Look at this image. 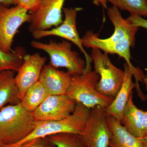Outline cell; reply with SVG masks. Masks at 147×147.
Listing matches in <instances>:
<instances>
[{
	"mask_svg": "<svg viewBox=\"0 0 147 147\" xmlns=\"http://www.w3.org/2000/svg\"><path fill=\"white\" fill-rule=\"evenodd\" d=\"M107 9L108 17L115 29L113 35L108 38L102 39L98 34L88 31L81 38L82 45L86 48H97L107 54H117L123 58L135 78L137 94L139 96L142 95L143 93L139 82L143 83L145 75L141 69L132 65L130 54V49L134 47L135 37L139 28L124 19L119 9L116 7L113 6Z\"/></svg>",
	"mask_w": 147,
	"mask_h": 147,
	"instance_id": "6da1fadb",
	"label": "cell"
},
{
	"mask_svg": "<svg viewBox=\"0 0 147 147\" xmlns=\"http://www.w3.org/2000/svg\"><path fill=\"white\" fill-rule=\"evenodd\" d=\"M38 123L21 102L5 105L0 110V140L6 145L17 144L34 131Z\"/></svg>",
	"mask_w": 147,
	"mask_h": 147,
	"instance_id": "7a4b0ae2",
	"label": "cell"
},
{
	"mask_svg": "<svg viewBox=\"0 0 147 147\" xmlns=\"http://www.w3.org/2000/svg\"><path fill=\"white\" fill-rule=\"evenodd\" d=\"M99 80L100 76L92 70L91 64L86 65L82 74L71 75V83L65 94L90 109L97 106L107 108L115 98L98 92L97 87Z\"/></svg>",
	"mask_w": 147,
	"mask_h": 147,
	"instance_id": "3957f363",
	"label": "cell"
},
{
	"mask_svg": "<svg viewBox=\"0 0 147 147\" xmlns=\"http://www.w3.org/2000/svg\"><path fill=\"white\" fill-rule=\"evenodd\" d=\"M90 110L76 102L73 113L65 118L57 121H38L34 131L21 142L10 147H18L26 142L58 133L67 132L80 134L84 131L89 118Z\"/></svg>",
	"mask_w": 147,
	"mask_h": 147,
	"instance_id": "277c9868",
	"label": "cell"
},
{
	"mask_svg": "<svg viewBox=\"0 0 147 147\" xmlns=\"http://www.w3.org/2000/svg\"><path fill=\"white\" fill-rule=\"evenodd\" d=\"M32 47L42 50L50 57V65L56 68L65 67L71 75L82 74L86 67V61L79 56V53L71 50V44L66 40L61 42L50 40L48 43L33 40Z\"/></svg>",
	"mask_w": 147,
	"mask_h": 147,
	"instance_id": "5b68a950",
	"label": "cell"
},
{
	"mask_svg": "<svg viewBox=\"0 0 147 147\" xmlns=\"http://www.w3.org/2000/svg\"><path fill=\"white\" fill-rule=\"evenodd\" d=\"M90 57L94 70L100 76L97 90L100 94L115 98L123 82L125 71L114 65L108 54L92 48Z\"/></svg>",
	"mask_w": 147,
	"mask_h": 147,
	"instance_id": "8992f818",
	"label": "cell"
},
{
	"mask_svg": "<svg viewBox=\"0 0 147 147\" xmlns=\"http://www.w3.org/2000/svg\"><path fill=\"white\" fill-rule=\"evenodd\" d=\"M29 11L21 6L9 8L0 5V50L5 53L12 52L11 46L18 29L25 23H30Z\"/></svg>",
	"mask_w": 147,
	"mask_h": 147,
	"instance_id": "52a82bcc",
	"label": "cell"
},
{
	"mask_svg": "<svg viewBox=\"0 0 147 147\" xmlns=\"http://www.w3.org/2000/svg\"><path fill=\"white\" fill-rule=\"evenodd\" d=\"M82 9L81 7L63 8L64 20L60 25L52 29L33 32L32 33L33 37L35 39H40L45 37L57 36L69 40L79 47L81 52L84 54L86 65L90 64L92 62L91 58L82 45L81 38L76 28L77 13Z\"/></svg>",
	"mask_w": 147,
	"mask_h": 147,
	"instance_id": "ba28073f",
	"label": "cell"
},
{
	"mask_svg": "<svg viewBox=\"0 0 147 147\" xmlns=\"http://www.w3.org/2000/svg\"><path fill=\"white\" fill-rule=\"evenodd\" d=\"M79 135L87 147H109L110 132L105 108L97 106L91 109L84 131Z\"/></svg>",
	"mask_w": 147,
	"mask_h": 147,
	"instance_id": "9c48e42d",
	"label": "cell"
},
{
	"mask_svg": "<svg viewBox=\"0 0 147 147\" xmlns=\"http://www.w3.org/2000/svg\"><path fill=\"white\" fill-rule=\"evenodd\" d=\"M76 102L66 94L50 95L32 112L35 120L57 121L73 113Z\"/></svg>",
	"mask_w": 147,
	"mask_h": 147,
	"instance_id": "30bf717a",
	"label": "cell"
},
{
	"mask_svg": "<svg viewBox=\"0 0 147 147\" xmlns=\"http://www.w3.org/2000/svg\"><path fill=\"white\" fill-rule=\"evenodd\" d=\"M65 0H42L38 8L30 13V32L57 27L63 22L62 11Z\"/></svg>",
	"mask_w": 147,
	"mask_h": 147,
	"instance_id": "8fae6325",
	"label": "cell"
},
{
	"mask_svg": "<svg viewBox=\"0 0 147 147\" xmlns=\"http://www.w3.org/2000/svg\"><path fill=\"white\" fill-rule=\"evenodd\" d=\"M47 59V58L41 57L37 53L24 55V62L14 78L20 100L27 90L39 81L40 73Z\"/></svg>",
	"mask_w": 147,
	"mask_h": 147,
	"instance_id": "7c38bea8",
	"label": "cell"
},
{
	"mask_svg": "<svg viewBox=\"0 0 147 147\" xmlns=\"http://www.w3.org/2000/svg\"><path fill=\"white\" fill-rule=\"evenodd\" d=\"M71 75L51 65H45L40 73L39 81L50 95L65 94L71 82Z\"/></svg>",
	"mask_w": 147,
	"mask_h": 147,
	"instance_id": "4fadbf2b",
	"label": "cell"
},
{
	"mask_svg": "<svg viewBox=\"0 0 147 147\" xmlns=\"http://www.w3.org/2000/svg\"><path fill=\"white\" fill-rule=\"evenodd\" d=\"M124 68L125 74L121 86L113 102L105 108L106 116H112L120 123L129 96L132 90L136 88V84L132 81L133 73L126 63L124 64Z\"/></svg>",
	"mask_w": 147,
	"mask_h": 147,
	"instance_id": "5bb4252c",
	"label": "cell"
},
{
	"mask_svg": "<svg viewBox=\"0 0 147 147\" xmlns=\"http://www.w3.org/2000/svg\"><path fill=\"white\" fill-rule=\"evenodd\" d=\"M110 132L109 147H143L141 138L130 134L112 116H106Z\"/></svg>",
	"mask_w": 147,
	"mask_h": 147,
	"instance_id": "9a60e30c",
	"label": "cell"
},
{
	"mask_svg": "<svg viewBox=\"0 0 147 147\" xmlns=\"http://www.w3.org/2000/svg\"><path fill=\"white\" fill-rule=\"evenodd\" d=\"M144 112L134 105L132 92L124 109L121 123L130 134L138 138L144 137L143 121Z\"/></svg>",
	"mask_w": 147,
	"mask_h": 147,
	"instance_id": "2e32d148",
	"label": "cell"
},
{
	"mask_svg": "<svg viewBox=\"0 0 147 147\" xmlns=\"http://www.w3.org/2000/svg\"><path fill=\"white\" fill-rule=\"evenodd\" d=\"M15 72L10 70L0 72V110L7 105L21 102L14 79Z\"/></svg>",
	"mask_w": 147,
	"mask_h": 147,
	"instance_id": "e0dca14e",
	"label": "cell"
},
{
	"mask_svg": "<svg viewBox=\"0 0 147 147\" xmlns=\"http://www.w3.org/2000/svg\"><path fill=\"white\" fill-rule=\"evenodd\" d=\"M50 95L39 81L27 90L21 100V103L25 109L33 112Z\"/></svg>",
	"mask_w": 147,
	"mask_h": 147,
	"instance_id": "ac0fdd59",
	"label": "cell"
},
{
	"mask_svg": "<svg viewBox=\"0 0 147 147\" xmlns=\"http://www.w3.org/2000/svg\"><path fill=\"white\" fill-rule=\"evenodd\" d=\"M25 51L18 47L9 53H5L0 50V72L4 70L18 71L24 62Z\"/></svg>",
	"mask_w": 147,
	"mask_h": 147,
	"instance_id": "d6986e66",
	"label": "cell"
},
{
	"mask_svg": "<svg viewBox=\"0 0 147 147\" xmlns=\"http://www.w3.org/2000/svg\"><path fill=\"white\" fill-rule=\"evenodd\" d=\"M114 6L127 11L130 15L147 16V3L146 0H107Z\"/></svg>",
	"mask_w": 147,
	"mask_h": 147,
	"instance_id": "ffe728a7",
	"label": "cell"
},
{
	"mask_svg": "<svg viewBox=\"0 0 147 147\" xmlns=\"http://www.w3.org/2000/svg\"><path fill=\"white\" fill-rule=\"evenodd\" d=\"M47 137L56 147H87L79 134L63 132Z\"/></svg>",
	"mask_w": 147,
	"mask_h": 147,
	"instance_id": "44dd1931",
	"label": "cell"
},
{
	"mask_svg": "<svg viewBox=\"0 0 147 147\" xmlns=\"http://www.w3.org/2000/svg\"><path fill=\"white\" fill-rule=\"evenodd\" d=\"M18 147H56L48 137L33 139Z\"/></svg>",
	"mask_w": 147,
	"mask_h": 147,
	"instance_id": "7402d4cb",
	"label": "cell"
},
{
	"mask_svg": "<svg viewBox=\"0 0 147 147\" xmlns=\"http://www.w3.org/2000/svg\"><path fill=\"white\" fill-rule=\"evenodd\" d=\"M42 0H15V5L26 9L30 13H34L37 9Z\"/></svg>",
	"mask_w": 147,
	"mask_h": 147,
	"instance_id": "603a6c76",
	"label": "cell"
},
{
	"mask_svg": "<svg viewBox=\"0 0 147 147\" xmlns=\"http://www.w3.org/2000/svg\"><path fill=\"white\" fill-rule=\"evenodd\" d=\"M126 19L132 25L139 28H144L147 30V19H144L142 16L130 15Z\"/></svg>",
	"mask_w": 147,
	"mask_h": 147,
	"instance_id": "cb8c5ba5",
	"label": "cell"
},
{
	"mask_svg": "<svg viewBox=\"0 0 147 147\" xmlns=\"http://www.w3.org/2000/svg\"><path fill=\"white\" fill-rule=\"evenodd\" d=\"M107 3V0H93L92 1V3L94 5L97 6L101 5L105 9H107L108 8Z\"/></svg>",
	"mask_w": 147,
	"mask_h": 147,
	"instance_id": "d4e9b609",
	"label": "cell"
},
{
	"mask_svg": "<svg viewBox=\"0 0 147 147\" xmlns=\"http://www.w3.org/2000/svg\"><path fill=\"white\" fill-rule=\"evenodd\" d=\"M144 137L147 135V111H145L143 121Z\"/></svg>",
	"mask_w": 147,
	"mask_h": 147,
	"instance_id": "484cf974",
	"label": "cell"
},
{
	"mask_svg": "<svg viewBox=\"0 0 147 147\" xmlns=\"http://www.w3.org/2000/svg\"><path fill=\"white\" fill-rule=\"evenodd\" d=\"M15 0H0V5L8 7L11 5H15Z\"/></svg>",
	"mask_w": 147,
	"mask_h": 147,
	"instance_id": "4316f807",
	"label": "cell"
},
{
	"mask_svg": "<svg viewBox=\"0 0 147 147\" xmlns=\"http://www.w3.org/2000/svg\"><path fill=\"white\" fill-rule=\"evenodd\" d=\"M141 138L143 147H147V135Z\"/></svg>",
	"mask_w": 147,
	"mask_h": 147,
	"instance_id": "83f0119b",
	"label": "cell"
},
{
	"mask_svg": "<svg viewBox=\"0 0 147 147\" xmlns=\"http://www.w3.org/2000/svg\"><path fill=\"white\" fill-rule=\"evenodd\" d=\"M143 82L144 83L145 86H146V90L147 92V75L145 76L143 78Z\"/></svg>",
	"mask_w": 147,
	"mask_h": 147,
	"instance_id": "f1b7e54d",
	"label": "cell"
},
{
	"mask_svg": "<svg viewBox=\"0 0 147 147\" xmlns=\"http://www.w3.org/2000/svg\"><path fill=\"white\" fill-rule=\"evenodd\" d=\"M0 147H9V145L4 144L0 140Z\"/></svg>",
	"mask_w": 147,
	"mask_h": 147,
	"instance_id": "f546056e",
	"label": "cell"
},
{
	"mask_svg": "<svg viewBox=\"0 0 147 147\" xmlns=\"http://www.w3.org/2000/svg\"><path fill=\"white\" fill-rule=\"evenodd\" d=\"M146 1L147 3V0H146Z\"/></svg>",
	"mask_w": 147,
	"mask_h": 147,
	"instance_id": "4dcf8cb0",
	"label": "cell"
}]
</instances>
